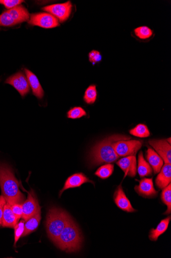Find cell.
Listing matches in <instances>:
<instances>
[{"instance_id":"obj_1","label":"cell","mask_w":171,"mask_h":258,"mask_svg":"<svg viewBox=\"0 0 171 258\" xmlns=\"http://www.w3.org/2000/svg\"><path fill=\"white\" fill-rule=\"evenodd\" d=\"M0 186L2 196L10 205L24 202L25 197L19 189V182L12 168L3 162H0Z\"/></svg>"},{"instance_id":"obj_2","label":"cell","mask_w":171,"mask_h":258,"mask_svg":"<svg viewBox=\"0 0 171 258\" xmlns=\"http://www.w3.org/2000/svg\"><path fill=\"white\" fill-rule=\"evenodd\" d=\"M131 138L125 135H114L97 143L91 150L89 159L93 165L111 163L116 161L119 157L116 153L113 144L122 140H129Z\"/></svg>"},{"instance_id":"obj_3","label":"cell","mask_w":171,"mask_h":258,"mask_svg":"<svg viewBox=\"0 0 171 258\" xmlns=\"http://www.w3.org/2000/svg\"><path fill=\"white\" fill-rule=\"evenodd\" d=\"M83 243V236L77 224L71 219L64 228L56 245L67 252L79 251Z\"/></svg>"},{"instance_id":"obj_4","label":"cell","mask_w":171,"mask_h":258,"mask_svg":"<svg viewBox=\"0 0 171 258\" xmlns=\"http://www.w3.org/2000/svg\"><path fill=\"white\" fill-rule=\"evenodd\" d=\"M71 219L69 215L61 208L53 207L49 210L46 218V230L48 237L55 244Z\"/></svg>"},{"instance_id":"obj_5","label":"cell","mask_w":171,"mask_h":258,"mask_svg":"<svg viewBox=\"0 0 171 258\" xmlns=\"http://www.w3.org/2000/svg\"><path fill=\"white\" fill-rule=\"evenodd\" d=\"M122 140L113 144V148L119 157L136 156L142 143L138 140Z\"/></svg>"},{"instance_id":"obj_6","label":"cell","mask_w":171,"mask_h":258,"mask_svg":"<svg viewBox=\"0 0 171 258\" xmlns=\"http://www.w3.org/2000/svg\"><path fill=\"white\" fill-rule=\"evenodd\" d=\"M29 23L32 26L45 29H52L60 26L58 19L48 13H38L32 15Z\"/></svg>"},{"instance_id":"obj_7","label":"cell","mask_w":171,"mask_h":258,"mask_svg":"<svg viewBox=\"0 0 171 258\" xmlns=\"http://www.w3.org/2000/svg\"><path fill=\"white\" fill-rule=\"evenodd\" d=\"M14 87L22 97H25L30 92V86L27 76L21 72L9 77L5 82Z\"/></svg>"},{"instance_id":"obj_8","label":"cell","mask_w":171,"mask_h":258,"mask_svg":"<svg viewBox=\"0 0 171 258\" xmlns=\"http://www.w3.org/2000/svg\"><path fill=\"white\" fill-rule=\"evenodd\" d=\"M72 7L71 2H68L64 4L45 7L42 10L58 18L61 22H64L69 18L71 13Z\"/></svg>"},{"instance_id":"obj_9","label":"cell","mask_w":171,"mask_h":258,"mask_svg":"<svg viewBox=\"0 0 171 258\" xmlns=\"http://www.w3.org/2000/svg\"><path fill=\"white\" fill-rule=\"evenodd\" d=\"M40 209L36 195L32 190L28 193V199L22 204V218L24 221H27L33 217Z\"/></svg>"},{"instance_id":"obj_10","label":"cell","mask_w":171,"mask_h":258,"mask_svg":"<svg viewBox=\"0 0 171 258\" xmlns=\"http://www.w3.org/2000/svg\"><path fill=\"white\" fill-rule=\"evenodd\" d=\"M139 181V184L135 185V192L140 196L144 198H154L158 195V191L154 186L152 178H143Z\"/></svg>"},{"instance_id":"obj_11","label":"cell","mask_w":171,"mask_h":258,"mask_svg":"<svg viewBox=\"0 0 171 258\" xmlns=\"http://www.w3.org/2000/svg\"><path fill=\"white\" fill-rule=\"evenodd\" d=\"M149 144L165 163H171V147L166 140H150Z\"/></svg>"},{"instance_id":"obj_12","label":"cell","mask_w":171,"mask_h":258,"mask_svg":"<svg viewBox=\"0 0 171 258\" xmlns=\"http://www.w3.org/2000/svg\"><path fill=\"white\" fill-rule=\"evenodd\" d=\"M113 199L116 206L124 212L127 213L136 212V210L133 208L121 185H119L115 190Z\"/></svg>"},{"instance_id":"obj_13","label":"cell","mask_w":171,"mask_h":258,"mask_svg":"<svg viewBox=\"0 0 171 258\" xmlns=\"http://www.w3.org/2000/svg\"><path fill=\"white\" fill-rule=\"evenodd\" d=\"M117 165L127 176L134 177L137 172V161L136 156H129L121 158L116 162Z\"/></svg>"},{"instance_id":"obj_14","label":"cell","mask_w":171,"mask_h":258,"mask_svg":"<svg viewBox=\"0 0 171 258\" xmlns=\"http://www.w3.org/2000/svg\"><path fill=\"white\" fill-rule=\"evenodd\" d=\"M90 182L94 185V182L90 180L84 173H79L69 176L65 182L63 189L60 191L59 196L61 197L65 190L80 187L82 184Z\"/></svg>"},{"instance_id":"obj_15","label":"cell","mask_w":171,"mask_h":258,"mask_svg":"<svg viewBox=\"0 0 171 258\" xmlns=\"http://www.w3.org/2000/svg\"><path fill=\"white\" fill-rule=\"evenodd\" d=\"M30 87L34 95L39 99H42L44 95V90L37 76L29 69H24Z\"/></svg>"},{"instance_id":"obj_16","label":"cell","mask_w":171,"mask_h":258,"mask_svg":"<svg viewBox=\"0 0 171 258\" xmlns=\"http://www.w3.org/2000/svg\"><path fill=\"white\" fill-rule=\"evenodd\" d=\"M159 172L156 178L155 183L158 188L163 189L171 182L170 164L165 163Z\"/></svg>"},{"instance_id":"obj_17","label":"cell","mask_w":171,"mask_h":258,"mask_svg":"<svg viewBox=\"0 0 171 258\" xmlns=\"http://www.w3.org/2000/svg\"><path fill=\"white\" fill-rule=\"evenodd\" d=\"M145 156L149 165L152 167L154 174L159 173L163 166V161L162 158L151 148H148Z\"/></svg>"},{"instance_id":"obj_18","label":"cell","mask_w":171,"mask_h":258,"mask_svg":"<svg viewBox=\"0 0 171 258\" xmlns=\"http://www.w3.org/2000/svg\"><path fill=\"white\" fill-rule=\"evenodd\" d=\"M17 24L25 21L30 19V14L27 9L22 5L17 6L7 11Z\"/></svg>"},{"instance_id":"obj_19","label":"cell","mask_w":171,"mask_h":258,"mask_svg":"<svg viewBox=\"0 0 171 258\" xmlns=\"http://www.w3.org/2000/svg\"><path fill=\"white\" fill-rule=\"evenodd\" d=\"M137 168V171L140 178L152 175L153 170L149 163L144 159L141 151L139 152L138 155V166Z\"/></svg>"},{"instance_id":"obj_20","label":"cell","mask_w":171,"mask_h":258,"mask_svg":"<svg viewBox=\"0 0 171 258\" xmlns=\"http://www.w3.org/2000/svg\"><path fill=\"white\" fill-rule=\"evenodd\" d=\"M41 213L40 209L33 217L26 221L25 226H24V231L22 237H26L37 229L41 219Z\"/></svg>"},{"instance_id":"obj_21","label":"cell","mask_w":171,"mask_h":258,"mask_svg":"<svg viewBox=\"0 0 171 258\" xmlns=\"http://www.w3.org/2000/svg\"><path fill=\"white\" fill-rule=\"evenodd\" d=\"M18 223L17 218L12 210L11 206L7 203L4 210L2 226L4 227L14 228Z\"/></svg>"},{"instance_id":"obj_22","label":"cell","mask_w":171,"mask_h":258,"mask_svg":"<svg viewBox=\"0 0 171 258\" xmlns=\"http://www.w3.org/2000/svg\"><path fill=\"white\" fill-rule=\"evenodd\" d=\"M170 219V216L167 217L159 223L156 229H151L149 234V239L151 241H157L158 237L167 230Z\"/></svg>"},{"instance_id":"obj_23","label":"cell","mask_w":171,"mask_h":258,"mask_svg":"<svg viewBox=\"0 0 171 258\" xmlns=\"http://www.w3.org/2000/svg\"><path fill=\"white\" fill-rule=\"evenodd\" d=\"M162 202L166 205L167 210L164 215H169L171 212V184L169 183L162 189L161 195Z\"/></svg>"},{"instance_id":"obj_24","label":"cell","mask_w":171,"mask_h":258,"mask_svg":"<svg viewBox=\"0 0 171 258\" xmlns=\"http://www.w3.org/2000/svg\"><path fill=\"white\" fill-rule=\"evenodd\" d=\"M97 92L95 85H90L86 90L84 96V100L89 105L93 104L97 99Z\"/></svg>"},{"instance_id":"obj_25","label":"cell","mask_w":171,"mask_h":258,"mask_svg":"<svg viewBox=\"0 0 171 258\" xmlns=\"http://www.w3.org/2000/svg\"><path fill=\"white\" fill-rule=\"evenodd\" d=\"M113 171L114 165L111 163H107L97 169L95 175L101 179H105L109 178Z\"/></svg>"},{"instance_id":"obj_26","label":"cell","mask_w":171,"mask_h":258,"mask_svg":"<svg viewBox=\"0 0 171 258\" xmlns=\"http://www.w3.org/2000/svg\"><path fill=\"white\" fill-rule=\"evenodd\" d=\"M129 133L132 135L139 138H146L150 136L148 127L143 124H138L134 128L131 129Z\"/></svg>"},{"instance_id":"obj_27","label":"cell","mask_w":171,"mask_h":258,"mask_svg":"<svg viewBox=\"0 0 171 258\" xmlns=\"http://www.w3.org/2000/svg\"><path fill=\"white\" fill-rule=\"evenodd\" d=\"M86 115V111L81 107L73 108L69 110L67 113V118L71 119H80Z\"/></svg>"},{"instance_id":"obj_28","label":"cell","mask_w":171,"mask_h":258,"mask_svg":"<svg viewBox=\"0 0 171 258\" xmlns=\"http://www.w3.org/2000/svg\"><path fill=\"white\" fill-rule=\"evenodd\" d=\"M135 35L141 39H146L150 38L153 35V31L151 29L146 26L137 28L134 30Z\"/></svg>"},{"instance_id":"obj_29","label":"cell","mask_w":171,"mask_h":258,"mask_svg":"<svg viewBox=\"0 0 171 258\" xmlns=\"http://www.w3.org/2000/svg\"><path fill=\"white\" fill-rule=\"evenodd\" d=\"M17 25L11 15L6 11L0 15V26L10 27Z\"/></svg>"},{"instance_id":"obj_30","label":"cell","mask_w":171,"mask_h":258,"mask_svg":"<svg viewBox=\"0 0 171 258\" xmlns=\"http://www.w3.org/2000/svg\"><path fill=\"white\" fill-rule=\"evenodd\" d=\"M26 221L24 220H21L18 223L15 227V245L19 241V239L22 236L24 231V226H25Z\"/></svg>"},{"instance_id":"obj_31","label":"cell","mask_w":171,"mask_h":258,"mask_svg":"<svg viewBox=\"0 0 171 258\" xmlns=\"http://www.w3.org/2000/svg\"><path fill=\"white\" fill-rule=\"evenodd\" d=\"M102 59V56L99 51L93 50L89 53V61L92 63L93 65L101 62Z\"/></svg>"},{"instance_id":"obj_32","label":"cell","mask_w":171,"mask_h":258,"mask_svg":"<svg viewBox=\"0 0 171 258\" xmlns=\"http://www.w3.org/2000/svg\"><path fill=\"white\" fill-rule=\"evenodd\" d=\"M24 2L21 0H0V4L4 5L9 10L21 5Z\"/></svg>"},{"instance_id":"obj_33","label":"cell","mask_w":171,"mask_h":258,"mask_svg":"<svg viewBox=\"0 0 171 258\" xmlns=\"http://www.w3.org/2000/svg\"><path fill=\"white\" fill-rule=\"evenodd\" d=\"M11 206L13 212L15 215L17 221L19 222L23 215L22 204H14Z\"/></svg>"},{"instance_id":"obj_34","label":"cell","mask_w":171,"mask_h":258,"mask_svg":"<svg viewBox=\"0 0 171 258\" xmlns=\"http://www.w3.org/2000/svg\"><path fill=\"white\" fill-rule=\"evenodd\" d=\"M7 201L3 196H0V226H2L3 222V216Z\"/></svg>"}]
</instances>
